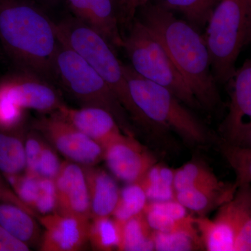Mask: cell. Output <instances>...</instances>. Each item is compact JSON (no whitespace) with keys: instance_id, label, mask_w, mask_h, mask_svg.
<instances>
[{"instance_id":"obj_1","label":"cell","mask_w":251,"mask_h":251,"mask_svg":"<svg viewBox=\"0 0 251 251\" xmlns=\"http://www.w3.org/2000/svg\"><path fill=\"white\" fill-rule=\"evenodd\" d=\"M138 11L140 21L166 50L201 108L215 110L222 101L204 37L192 25L160 5L149 1Z\"/></svg>"},{"instance_id":"obj_2","label":"cell","mask_w":251,"mask_h":251,"mask_svg":"<svg viewBox=\"0 0 251 251\" xmlns=\"http://www.w3.org/2000/svg\"><path fill=\"white\" fill-rule=\"evenodd\" d=\"M0 41L22 72L54 79V23L31 0H0Z\"/></svg>"},{"instance_id":"obj_3","label":"cell","mask_w":251,"mask_h":251,"mask_svg":"<svg viewBox=\"0 0 251 251\" xmlns=\"http://www.w3.org/2000/svg\"><path fill=\"white\" fill-rule=\"evenodd\" d=\"M59 42L80 55L102 77L136 125L146 129H160L135 105L123 72V64L114 48L97 31L76 17L54 23Z\"/></svg>"},{"instance_id":"obj_4","label":"cell","mask_w":251,"mask_h":251,"mask_svg":"<svg viewBox=\"0 0 251 251\" xmlns=\"http://www.w3.org/2000/svg\"><path fill=\"white\" fill-rule=\"evenodd\" d=\"M205 40L217 83L226 84L251 36V0H220L207 23Z\"/></svg>"},{"instance_id":"obj_5","label":"cell","mask_w":251,"mask_h":251,"mask_svg":"<svg viewBox=\"0 0 251 251\" xmlns=\"http://www.w3.org/2000/svg\"><path fill=\"white\" fill-rule=\"evenodd\" d=\"M123 72L133 101L150 121L174 130L189 145L209 141L207 127L169 90L140 76L130 65L123 64Z\"/></svg>"},{"instance_id":"obj_6","label":"cell","mask_w":251,"mask_h":251,"mask_svg":"<svg viewBox=\"0 0 251 251\" xmlns=\"http://www.w3.org/2000/svg\"><path fill=\"white\" fill-rule=\"evenodd\" d=\"M122 48L138 75L165 87L186 106L202 109L166 50L139 18L135 17L130 22Z\"/></svg>"},{"instance_id":"obj_7","label":"cell","mask_w":251,"mask_h":251,"mask_svg":"<svg viewBox=\"0 0 251 251\" xmlns=\"http://www.w3.org/2000/svg\"><path fill=\"white\" fill-rule=\"evenodd\" d=\"M53 72L54 79L82 107L106 110L125 134L135 136L131 119L105 81L80 55L60 43L54 56Z\"/></svg>"},{"instance_id":"obj_8","label":"cell","mask_w":251,"mask_h":251,"mask_svg":"<svg viewBox=\"0 0 251 251\" xmlns=\"http://www.w3.org/2000/svg\"><path fill=\"white\" fill-rule=\"evenodd\" d=\"M32 127L67 161L82 166H97L103 161L102 147L57 114L41 117Z\"/></svg>"},{"instance_id":"obj_9","label":"cell","mask_w":251,"mask_h":251,"mask_svg":"<svg viewBox=\"0 0 251 251\" xmlns=\"http://www.w3.org/2000/svg\"><path fill=\"white\" fill-rule=\"evenodd\" d=\"M229 111L220 126L223 140L239 146H251V61L248 59L227 83Z\"/></svg>"},{"instance_id":"obj_10","label":"cell","mask_w":251,"mask_h":251,"mask_svg":"<svg viewBox=\"0 0 251 251\" xmlns=\"http://www.w3.org/2000/svg\"><path fill=\"white\" fill-rule=\"evenodd\" d=\"M0 95L23 108L43 114H52L65 105L57 90L42 77L22 72L0 82Z\"/></svg>"},{"instance_id":"obj_11","label":"cell","mask_w":251,"mask_h":251,"mask_svg":"<svg viewBox=\"0 0 251 251\" xmlns=\"http://www.w3.org/2000/svg\"><path fill=\"white\" fill-rule=\"evenodd\" d=\"M103 150V161L109 171L126 184L139 182L157 163L156 157L135 136L126 135Z\"/></svg>"},{"instance_id":"obj_12","label":"cell","mask_w":251,"mask_h":251,"mask_svg":"<svg viewBox=\"0 0 251 251\" xmlns=\"http://www.w3.org/2000/svg\"><path fill=\"white\" fill-rule=\"evenodd\" d=\"M44 229L39 244L41 251H79L89 243L90 220L54 212L39 216Z\"/></svg>"},{"instance_id":"obj_13","label":"cell","mask_w":251,"mask_h":251,"mask_svg":"<svg viewBox=\"0 0 251 251\" xmlns=\"http://www.w3.org/2000/svg\"><path fill=\"white\" fill-rule=\"evenodd\" d=\"M212 220L233 242V251L251 250V185L238 188L233 198L219 207Z\"/></svg>"},{"instance_id":"obj_14","label":"cell","mask_w":251,"mask_h":251,"mask_svg":"<svg viewBox=\"0 0 251 251\" xmlns=\"http://www.w3.org/2000/svg\"><path fill=\"white\" fill-rule=\"evenodd\" d=\"M54 181L57 212L90 220V198L84 166L67 160L63 161Z\"/></svg>"},{"instance_id":"obj_15","label":"cell","mask_w":251,"mask_h":251,"mask_svg":"<svg viewBox=\"0 0 251 251\" xmlns=\"http://www.w3.org/2000/svg\"><path fill=\"white\" fill-rule=\"evenodd\" d=\"M54 113L72 124L103 149L126 135L116 120L103 109L95 107L75 109L64 105Z\"/></svg>"},{"instance_id":"obj_16","label":"cell","mask_w":251,"mask_h":251,"mask_svg":"<svg viewBox=\"0 0 251 251\" xmlns=\"http://www.w3.org/2000/svg\"><path fill=\"white\" fill-rule=\"evenodd\" d=\"M10 186L38 216L57 212V201L54 180L25 173L6 177Z\"/></svg>"},{"instance_id":"obj_17","label":"cell","mask_w":251,"mask_h":251,"mask_svg":"<svg viewBox=\"0 0 251 251\" xmlns=\"http://www.w3.org/2000/svg\"><path fill=\"white\" fill-rule=\"evenodd\" d=\"M89 198L91 219L111 216L120 196V188L117 181L96 166H84Z\"/></svg>"},{"instance_id":"obj_18","label":"cell","mask_w":251,"mask_h":251,"mask_svg":"<svg viewBox=\"0 0 251 251\" xmlns=\"http://www.w3.org/2000/svg\"><path fill=\"white\" fill-rule=\"evenodd\" d=\"M0 226L29 248L40 244L42 234L37 217L17 204L0 201Z\"/></svg>"},{"instance_id":"obj_19","label":"cell","mask_w":251,"mask_h":251,"mask_svg":"<svg viewBox=\"0 0 251 251\" xmlns=\"http://www.w3.org/2000/svg\"><path fill=\"white\" fill-rule=\"evenodd\" d=\"M237 189L234 184H226L221 188H188L175 193V200L188 210L206 216L230 201Z\"/></svg>"},{"instance_id":"obj_20","label":"cell","mask_w":251,"mask_h":251,"mask_svg":"<svg viewBox=\"0 0 251 251\" xmlns=\"http://www.w3.org/2000/svg\"><path fill=\"white\" fill-rule=\"evenodd\" d=\"M22 131L21 128L0 130V173L5 178L25 173V135Z\"/></svg>"},{"instance_id":"obj_21","label":"cell","mask_w":251,"mask_h":251,"mask_svg":"<svg viewBox=\"0 0 251 251\" xmlns=\"http://www.w3.org/2000/svg\"><path fill=\"white\" fill-rule=\"evenodd\" d=\"M119 224V223H118ZM120 226V240L117 251H154L153 229L144 211L127 220Z\"/></svg>"},{"instance_id":"obj_22","label":"cell","mask_w":251,"mask_h":251,"mask_svg":"<svg viewBox=\"0 0 251 251\" xmlns=\"http://www.w3.org/2000/svg\"><path fill=\"white\" fill-rule=\"evenodd\" d=\"M226 184L201 160H191L175 171V193L188 188H221Z\"/></svg>"},{"instance_id":"obj_23","label":"cell","mask_w":251,"mask_h":251,"mask_svg":"<svg viewBox=\"0 0 251 251\" xmlns=\"http://www.w3.org/2000/svg\"><path fill=\"white\" fill-rule=\"evenodd\" d=\"M175 170L156 163L138 182L149 201L175 200Z\"/></svg>"},{"instance_id":"obj_24","label":"cell","mask_w":251,"mask_h":251,"mask_svg":"<svg viewBox=\"0 0 251 251\" xmlns=\"http://www.w3.org/2000/svg\"><path fill=\"white\" fill-rule=\"evenodd\" d=\"M88 240L94 250H117L120 240V224L112 216L91 219Z\"/></svg>"},{"instance_id":"obj_25","label":"cell","mask_w":251,"mask_h":251,"mask_svg":"<svg viewBox=\"0 0 251 251\" xmlns=\"http://www.w3.org/2000/svg\"><path fill=\"white\" fill-rule=\"evenodd\" d=\"M220 0H160L158 5L181 13L189 23L203 27L207 24Z\"/></svg>"},{"instance_id":"obj_26","label":"cell","mask_w":251,"mask_h":251,"mask_svg":"<svg viewBox=\"0 0 251 251\" xmlns=\"http://www.w3.org/2000/svg\"><path fill=\"white\" fill-rule=\"evenodd\" d=\"M148 201L146 195L138 183L127 184L120 188L118 201L111 216L119 224H123L143 211Z\"/></svg>"},{"instance_id":"obj_27","label":"cell","mask_w":251,"mask_h":251,"mask_svg":"<svg viewBox=\"0 0 251 251\" xmlns=\"http://www.w3.org/2000/svg\"><path fill=\"white\" fill-rule=\"evenodd\" d=\"M219 148L235 173L236 181L234 184L236 188L251 185V148L232 145L223 140L220 143Z\"/></svg>"},{"instance_id":"obj_28","label":"cell","mask_w":251,"mask_h":251,"mask_svg":"<svg viewBox=\"0 0 251 251\" xmlns=\"http://www.w3.org/2000/svg\"><path fill=\"white\" fill-rule=\"evenodd\" d=\"M143 211L153 230L168 233L183 232L201 237L195 223V218L192 216L178 219L151 209H144Z\"/></svg>"},{"instance_id":"obj_29","label":"cell","mask_w":251,"mask_h":251,"mask_svg":"<svg viewBox=\"0 0 251 251\" xmlns=\"http://www.w3.org/2000/svg\"><path fill=\"white\" fill-rule=\"evenodd\" d=\"M154 251H190L203 249L201 237L183 232H161L153 230Z\"/></svg>"},{"instance_id":"obj_30","label":"cell","mask_w":251,"mask_h":251,"mask_svg":"<svg viewBox=\"0 0 251 251\" xmlns=\"http://www.w3.org/2000/svg\"><path fill=\"white\" fill-rule=\"evenodd\" d=\"M45 142V138L34 129L28 132L25 136V173L27 174L38 176L39 161Z\"/></svg>"},{"instance_id":"obj_31","label":"cell","mask_w":251,"mask_h":251,"mask_svg":"<svg viewBox=\"0 0 251 251\" xmlns=\"http://www.w3.org/2000/svg\"><path fill=\"white\" fill-rule=\"evenodd\" d=\"M25 120V109L12 100L0 95V130L21 128Z\"/></svg>"},{"instance_id":"obj_32","label":"cell","mask_w":251,"mask_h":251,"mask_svg":"<svg viewBox=\"0 0 251 251\" xmlns=\"http://www.w3.org/2000/svg\"><path fill=\"white\" fill-rule=\"evenodd\" d=\"M62 164V161L57 151L46 140L39 161L38 176L54 180L60 171Z\"/></svg>"},{"instance_id":"obj_33","label":"cell","mask_w":251,"mask_h":251,"mask_svg":"<svg viewBox=\"0 0 251 251\" xmlns=\"http://www.w3.org/2000/svg\"><path fill=\"white\" fill-rule=\"evenodd\" d=\"M0 201L14 203V204L21 206L23 209L29 211L31 214L35 215L37 217V219L39 217L35 211H33L30 207H29L25 203L23 202L18 198L17 195L15 193L12 188L10 186L7 180L1 173H0Z\"/></svg>"},{"instance_id":"obj_34","label":"cell","mask_w":251,"mask_h":251,"mask_svg":"<svg viewBox=\"0 0 251 251\" xmlns=\"http://www.w3.org/2000/svg\"><path fill=\"white\" fill-rule=\"evenodd\" d=\"M150 0H120L118 6L122 21L130 24L135 17L137 11L148 4Z\"/></svg>"},{"instance_id":"obj_35","label":"cell","mask_w":251,"mask_h":251,"mask_svg":"<svg viewBox=\"0 0 251 251\" xmlns=\"http://www.w3.org/2000/svg\"><path fill=\"white\" fill-rule=\"evenodd\" d=\"M30 248L0 226V251H28Z\"/></svg>"},{"instance_id":"obj_36","label":"cell","mask_w":251,"mask_h":251,"mask_svg":"<svg viewBox=\"0 0 251 251\" xmlns=\"http://www.w3.org/2000/svg\"><path fill=\"white\" fill-rule=\"evenodd\" d=\"M75 17L80 21L85 20L89 6L92 0H67Z\"/></svg>"},{"instance_id":"obj_37","label":"cell","mask_w":251,"mask_h":251,"mask_svg":"<svg viewBox=\"0 0 251 251\" xmlns=\"http://www.w3.org/2000/svg\"><path fill=\"white\" fill-rule=\"evenodd\" d=\"M112 3L115 5L117 10L118 9L119 4H120V0H112Z\"/></svg>"}]
</instances>
